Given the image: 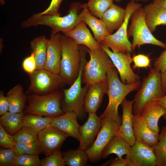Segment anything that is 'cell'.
<instances>
[{"label":"cell","instance_id":"cell-31","mask_svg":"<svg viewBox=\"0 0 166 166\" xmlns=\"http://www.w3.org/2000/svg\"><path fill=\"white\" fill-rule=\"evenodd\" d=\"M66 165L68 166H85L88 164V158L85 150L78 148L62 152Z\"/></svg>","mask_w":166,"mask_h":166},{"label":"cell","instance_id":"cell-17","mask_svg":"<svg viewBox=\"0 0 166 166\" xmlns=\"http://www.w3.org/2000/svg\"><path fill=\"white\" fill-rule=\"evenodd\" d=\"M108 82H98L91 85L85 96L84 107L86 113H96L108 91Z\"/></svg>","mask_w":166,"mask_h":166},{"label":"cell","instance_id":"cell-36","mask_svg":"<svg viewBox=\"0 0 166 166\" xmlns=\"http://www.w3.org/2000/svg\"><path fill=\"white\" fill-rule=\"evenodd\" d=\"M39 155L23 154L17 156L14 166H40Z\"/></svg>","mask_w":166,"mask_h":166},{"label":"cell","instance_id":"cell-26","mask_svg":"<svg viewBox=\"0 0 166 166\" xmlns=\"http://www.w3.org/2000/svg\"><path fill=\"white\" fill-rule=\"evenodd\" d=\"M6 96L10 103L9 112L16 113L23 112L27 97L21 85L14 86L8 92Z\"/></svg>","mask_w":166,"mask_h":166},{"label":"cell","instance_id":"cell-19","mask_svg":"<svg viewBox=\"0 0 166 166\" xmlns=\"http://www.w3.org/2000/svg\"><path fill=\"white\" fill-rule=\"evenodd\" d=\"M61 34L59 33L49 39L47 55L44 69L59 74L61 58Z\"/></svg>","mask_w":166,"mask_h":166},{"label":"cell","instance_id":"cell-1","mask_svg":"<svg viewBox=\"0 0 166 166\" xmlns=\"http://www.w3.org/2000/svg\"><path fill=\"white\" fill-rule=\"evenodd\" d=\"M87 8L86 3L74 2L70 4L68 13L66 15L35 13L23 21L21 26L25 29L40 25L47 26L51 29L50 37L53 36L60 32L64 33L74 28L83 21V16Z\"/></svg>","mask_w":166,"mask_h":166},{"label":"cell","instance_id":"cell-35","mask_svg":"<svg viewBox=\"0 0 166 166\" xmlns=\"http://www.w3.org/2000/svg\"><path fill=\"white\" fill-rule=\"evenodd\" d=\"M12 149L16 156L23 154L39 155L42 153L40 144L38 140L36 142L29 144L16 143Z\"/></svg>","mask_w":166,"mask_h":166},{"label":"cell","instance_id":"cell-50","mask_svg":"<svg viewBox=\"0 0 166 166\" xmlns=\"http://www.w3.org/2000/svg\"><path fill=\"white\" fill-rule=\"evenodd\" d=\"M135 0V1H141L143 2H147L149 1L150 0Z\"/></svg>","mask_w":166,"mask_h":166},{"label":"cell","instance_id":"cell-41","mask_svg":"<svg viewBox=\"0 0 166 166\" xmlns=\"http://www.w3.org/2000/svg\"><path fill=\"white\" fill-rule=\"evenodd\" d=\"M134 62L133 68H145L150 65V60L148 56L143 54L135 55L132 57Z\"/></svg>","mask_w":166,"mask_h":166},{"label":"cell","instance_id":"cell-14","mask_svg":"<svg viewBox=\"0 0 166 166\" xmlns=\"http://www.w3.org/2000/svg\"><path fill=\"white\" fill-rule=\"evenodd\" d=\"M68 136L67 134L55 128L46 127L38 134L42 153L46 157L59 150Z\"/></svg>","mask_w":166,"mask_h":166},{"label":"cell","instance_id":"cell-28","mask_svg":"<svg viewBox=\"0 0 166 166\" xmlns=\"http://www.w3.org/2000/svg\"><path fill=\"white\" fill-rule=\"evenodd\" d=\"M131 146L123 138L117 135L111 139L103 151L101 158H107L111 154H114L118 157H122L127 155L129 152Z\"/></svg>","mask_w":166,"mask_h":166},{"label":"cell","instance_id":"cell-51","mask_svg":"<svg viewBox=\"0 0 166 166\" xmlns=\"http://www.w3.org/2000/svg\"><path fill=\"white\" fill-rule=\"evenodd\" d=\"M0 4L3 5L5 4V1L4 0H0Z\"/></svg>","mask_w":166,"mask_h":166},{"label":"cell","instance_id":"cell-49","mask_svg":"<svg viewBox=\"0 0 166 166\" xmlns=\"http://www.w3.org/2000/svg\"><path fill=\"white\" fill-rule=\"evenodd\" d=\"M3 40L2 38H0V53H1V52L2 51V49L3 48Z\"/></svg>","mask_w":166,"mask_h":166},{"label":"cell","instance_id":"cell-13","mask_svg":"<svg viewBox=\"0 0 166 166\" xmlns=\"http://www.w3.org/2000/svg\"><path fill=\"white\" fill-rule=\"evenodd\" d=\"M127 166H156V159L152 147L135 141L125 158Z\"/></svg>","mask_w":166,"mask_h":166},{"label":"cell","instance_id":"cell-37","mask_svg":"<svg viewBox=\"0 0 166 166\" xmlns=\"http://www.w3.org/2000/svg\"><path fill=\"white\" fill-rule=\"evenodd\" d=\"M66 165L62 153L59 150L54 151L41 160L40 166H64Z\"/></svg>","mask_w":166,"mask_h":166},{"label":"cell","instance_id":"cell-15","mask_svg":"<svg viewBox=\"0 0 166 166\" xmlns=\"http://www.w3.org/2000/svg\"><path fill=\"white\" fill-rule=\"evenodd\" d=\"M101 125V119L100 117L95 113H88L87 121L79 127L80 139L78 148L85 150L89 148L94 142Z\"/></svg>","mask_w":166,"mask_h":166},{"label":"cell","instance_id":"cell-29","mask_svg":"<svg viewBox=\"0 0 166 166\" xmlns=\"http://www.w3.org/2000/svg\"><path fill=\"white\" fill-rule=\"evenodd\" d=\"M24 112L13 113L8 112L1 116L0 124L9 134L14 135L23 127Z\"/></svg>","mask_w":166,"mask_h":166},{"label":"cell","instance_id":"cell-2","mask_svg":"<svg viewBox=\"0 0 166 166\" xmlns=\"http://www.w3.org/2000/svg\"><path fill=\"white\" fill-rule=\"evenodd\" d=\"M118 72L113 64L109 67L107 73L108 104L104 112L100 116L110 119L116 122L119 126L122 122V118L119 115L118 108L126 96L131 92L137 90L140 87V81L128 84L123 83L119 78Z\"/></svg>","mask_w":166,"mask_h":166},{"label":"cell","instance_id":"cell-45","mask_svg":"<svg viewBox=\"0 0 166 166\" xmlns=\"http://www.w3.org/2000/svg\"><path fill=\"white\" fill-rule=\"evenodd\" d=\"M110 163V166H127V163L126 160L122 157H117L116 158L112 160Z\"/></svg>","mask_w":166,"mask_h":166},{"label":"cell","instance_id":"cell-7","mask_svg":"<svg viewBox=\"0 0 166 166\" xmlns=\"http://www.w3.org/2000/svg\"><path fill=\"white\" fill-rule=\"evenodd\" d=\"M87 51L90 58L84 67L82 84L91 85L98 82H108L107 70L113 64L109 56L102 49L92 50L87 48Z\"/></svg>","mask_w":166,"mask_h":166},{"label":"cell","instance_id":"cell-24","mask_svg":"<svg viewBox=\"0 0 166 166\" xmlns=\"http://www.w3.org/2000/svg\"><path fill=\"white\" fill-rule=\"evenodd\" d=\"M125 9L113 3L103 14L101 20L111 34L117 30L124 22L126 16Z\"/></svg>","mask_w":166,"mask_h":166},{"label":"cell","instance_id":"cell-39","mask_svg":"<svg viewBox=\"0 0 166 166\" xmlns=\"http://www.w3.org/2000/svg\"><path fill=\"white\" fill-rule=\"evenodd\" d=\"M16 143L13 136L6 131L0 124V146L2 148L12 149Z\"/></svg>","mask_w":166,"mask_h":166},{"label":"cell","instance_id":"cell-23","mask_svg":"<svg viewBox=\"0 0 166 166\" xmlns=\"http://www.w3.org/2000/svg\"><path fill=\"white\" fill-rule=\"evenodd\" d=\"M143 8L145 21L152 33L158 26L166 25V8L152 2Z\"/></svg>","mask_w":166,"mask_h":166},{"label":"cell","instance_id":"cell-20","mask_svg":"<svg viewBox=\"0 0 166 166\" xmlns=\"http://www.w3.org/2000/svg\"><path fill=\"white\" fill-rule=\"evenodd\" d=\"M83 20L72 30L63 33L73 39L78 45H82L92 50L102 49L101 44L94 38Z\"/></svg>","mask_w":166,"mask_h":166},{"label":"cell","instance_id":"cell-46","mask_svg":"<svg viewBox=\"0 0 166 166\" xmlns=\"http://www.w3.org/2000/svg\"><path fill=\"white\" fill-rule=\"evenodd\" d=\"M153 101L161 104L164 106L166 109V95L162 98L154 99ZM163 118L166 121V112L165 114L163 116Z\"/></svg>","mask_w":166,"mask_h":166},{"label":"cell","instance_id":"cell-34","mask_svg":"<svg viewBox=\"0 0 166 166\" xmlns=\"http://www.w3.org/2000/svg\"><path fill=\"white\" fill-rule=\"evenodd\" d=\"M13 136L15 141L17 143H31L38 140V133L31 128L25 126H23Z\"/></svg>","mask_w":166,"mask_h":166},{"label":"cell","instance_id":"cell-22","mask_svg":"<svg viewBox=\"0 0 166 166\" xmlns=\"http://www.w3.org/2000/svg\"><path fill=\"white\" fill-rule=\"evenodd\" d=\"M166 112V109L164 106L153 101L143 109L140 116L152 131L159 134L160 130L158 121L160 118L165 114Z\"/></svg>","mask_w":166,"mask_h":166},{"label":"cell","instance_id":"cell-43","mask_svg":"<svg viewBox=\"0 0 166 166\" xmlns=\"http://www.w3.org/2000/svg\"><path fill=\"white\" fill-rule=\"evenodd\" d=\"M155 68L159 70L161 73L164 72L166 69V48L159 57L155 60L154 63Z\"/></svg>","mask_w":166,"mask_h":166},{"label":"cell","instance_id":"cell-18","mask_svg":"<svg viewBox=\"0 0 166 166\" xmlns=\"http://www.w3.org/2000/svg\"><path fill=\"white\" fill-rule=\"evenodd\" d=\"M77 116L73 112L65 113L63 114L53 117L49 126L55 128L79 141V128Z\"/></svg>","mask_w":166,"mask_h":166},{"label":"cell","instance_id":"cell-9","mask_svg":"<svg viewBox=\"0 0 166 166\" xmlns=\"http://www.w3.org/2000/svg\"><path fill=\"white\" fill-rule=\"evenodd\" d=\"M30 84L27 93L43 95L55 92L67 84L59 74L44 69L29 74Z\"/></svg>","mask_w":166,"mask_h":166},{"label":"cell","instance_id":"cell-25","mask_svg":"<svg viewBox=\"0 0 166 166\" xmlns=\"http://www.w3.org/2000/svg\"><path fill=\"white\" fill-rule=\"evenodd\" d=\"M82 19L91 29L93 37L100 44L103 42L105 38L111 34L102 20L91 14L88 8L83 15Z\"/></svg>","mask_w":166,"mask_h":166},{"label":"cell","instance_id":"cell-47","mask_svg":"<svg viewBox=\"0 0 166 166\" xmlns=\"http://www.w3.org/2000/svg\"><path fill=\"white\" fill-rule=\"evenodd\" d=\"M161 78L163 90L166 94V69L164 72L161 73Z\"/></svg>","mask_w":166,"mask_h":166},{"label":"cell","instance_id":"cell-8","mask_svg":"<svg viewBox=\"0 0 166 166\" xmlns=\"http://www.w3.org/2000/svg\"><path fill=\"white\" fill-rule=\"evenodd\" d=\"M130 20L131 24L128 29V38L132 37V49H135L146 44L166 48V44L155 38L148 27L144 18L143 8L141 7L134 11Z\"/></svg>","mask_w":166,"mask_h":166},{"label":"cell","instance_id":"cell-40","mask_svg":"<svg viewBox=\"0 0 166 166\" xmlns=\"http://www.w3.org/2000/svg\"><path fill=\"white\" fill-rule=\"evenodd\" d=\"M23 70L29 74L37 69V64L34 54L31 53L29 56L25 58L22 63Z\"/></svg>","mask_w":166,"mask_h":166},{"label":"cell","instance_id":"cell-21","mask_svg":"<svg viewBox=\"0 0 166 166\" xmlns=\"http://www.w3.org/2000/svg\"><path fill=\"white\" fill-rule=\"evenodd\" d=\"M133 127L135 141L152 147L158 142L159 134L152 131L141 117L140 114L133 115Z\"/></svg>","mask_w":166,"mask_h":166},{"label":"cell","instance_id":"cell-33","mask_svg":"<svg viewBox=\"0 0 166 166\" xmlns=\"http://www.w3.org/2000/svg\"><path fill=\"white\" fill-rule=\"evenodd\" d=\"M90 13L101 19L105 12L113 4L112 0H89L86 3Z\"/></svg>","mask_w":166,"mask_h":166},{"label":"cell","instance_id":"cell-52","mask_svg":"<svg viewBox=\"0 0 166 166\" xmlns=\"http://www.w3.org/2000/svg\"><path fill=\"white\" fill-rule=\"evenodd\" d=\"M112 0L113 1H115L117 2H120L122 0Z\"/></svg>","mask_w":166,"mask_h":166},{"label":"cell","instance_id":"cell-10","mask_svg":"<svg viewBox=\"0 0 166 166\" xmlns=\"http://www.w3.org/2000/svg\"><path fill=\"white\" fill-rule=\"evenodd\" d=\"M142 6L134 0L128 3L125 8L126 14L124 22L114 33L105 38L102 43L106 45L114 53H131L132 44L127 35L128 25L132 14L142 7Z\"/></svg>","mask_w":166,"mask_h":166},{"label":"cell","instance_id":"cell-42","mask_svg":"<svg viewBox=\"0 0 166 166\" xmlns=\"http://www.w3.org/2000/svg\"><path fill=\"white\" fill-rule=\"evenodd\" d=\"M63 0H52L48 7L45 10L39 13L42 15H55L61 14L59 9Z\"/></svg>","mask_w":166,"mask_h":166},{"label":"cell","instance_id":"cell-11","mask_svg":"<svg viewBox=\"0 0 166 166\" xmlns=\"http://www.w3.org/2000/svg\"><path fill=\"white\" fill-rule=\"evenodd\" d=\"M101 127L92 144L85 150L89 160L94 163L99 161L102 153L112 139L117 134L119 126L113 120L108 118L101 119Z\"/></svg>","mask_w":166,"mask_h":166},{"label":"cell","instance_id":"cell-12","mask_svg":"<svg viewBox=\"0 0 166 166\" xmlns=\"http://www.w3.org/2000/svg\"><path fill=\"white\" fill-rule=\"evenodd\" d=\"M101 44L102 49L107 53L117 69L123 83L130 84L140 81V77L136 74L131 67L132 61L130 53H114L105 45Z\"/></svg>","mask_w":166,"mask_h":166},{"label":"cell","instance_id":"cell-44","mask_svg":"<svg viewBox=\"0 0 166 166\" xmlns=\"http://www.w3.org/2000/svg\"><path fill=\"white\" fill-rule=\"evenodd\" d=\"M10 103L7 96H5L3 91L0 92V115L9 112Z\"/></svg>","mask_w":166,"mask_h":166},{"label":"cell","instance_id":"cell-5","mask_svg":"<svg viewBox=\"0 0 166 166\" xmlns=\"http://www.w3.org/2000/svg\"><path fill=\"white\" fill-rule=\"evenodd\" d=\"M165 95L162 88L161 72L153 68L148 76L143 78L141 87L135 96L134 115L140 114L143 109L150 102Z\"/></svg>","mask_w":166,"mask_h":166},{"label":"cell","instance_id":"cell-27","mask_svg":"<svg viewBox=\"0 0 166 166\" xmlns=\"http://www.w3.org/2000/svg\"><path fill=\"white\" fill-rule=\"evenodd\" d=\"M49 39L44 35L38 37L30 42L32 53L34 55L37 64V69H43L45 63Z\"/></svg>","mask_w":166,"mask_h":166},{"label":"cell","instance_id":"cell-16","mask_svg":"<svg viewBox=\"0 0 166 166\" xmlns=\"http://www.w3.org/2000/svg\"><path fill=\"white\" fill-rule=\"evenodd\" d=\"M134 100L125 98L121 104L122 109V122L117 134L123 138L131 146L135 141L133 127V107Z\"/></svg>","mask_w":166,"mask_h":166},{"label":"cell","instance_id":"cell-4","mask_svg":"<svg viewBox=\"0 0 166 166\" xmlns=\"http://www.w3.org/2000/svg\"><path fill=\"white\" fill-rule=\"evenodd\" d=\"M61 58L59 74L66 83L71 85L77 77L81 57L79 45L71 38L61 34Z\"/></svg>","mask_w":166,"mask_h":166},{"label":"cell","instance_id":"cell-30","mask_svg":"<svg viewBox=\"0 0 166 166\" xmlns=\"http://www.w3.org/2000/svg\"><path fill=\"white\" fill-rule=\"evenodd\" d=\"M53 117L27 114L24 116L22 121L23 126L31 128L38 134L49 125Z\"/></svg>","mask_w":166,"mask_h":166},{"label":"cell","instance_id":"cell-32","mask_svg":"<svg viewBox=\"0 0 166 166\" xmlns=\"http://www.w3.org/2000/svg\"><path fill=\"white\" fill-rule=\"evenodd\" d=\"M156 159V166H166V126L159 135L158 142L152 147Z\"/></svg>","mask_w":166,"mask_h":166},{"label":"cell","instance_id":"cell-38","mask_svg":"<svg viewBox=\"0 0 166 166\" xmlns=\"http://www.w3.org/2000/svg\"><path fill=\"white\" fill-rule=\"evenodd\" d=\"M16 157L12 149L0 148V166H14Z\"/></svg>","mask_w":166,"mask_h":166},{"label":"cell","instance_id":"cell-3","mask_svg":"<svg viewBox=\"0 0 166 166\" xmlns=\"http://www.w3.org/2000/svg\"><path fill=\"white\" fill-rule=\"evenodd\" d=\"M81 53L80 66L78 76L69 88L62 89L63 98L61 101V107L65 113L73 112L79 120L84 119L86 113L84 107V101L90 85L82 86V77L86 59L87 48L83 45H79Z\"/></svg>","mask_w":166,"mask_h":166},{"label":"cell","instance_id":"cell-6","mask_svg":"<svg viewBox=\"0 0 166 166\" xmlns=\"http://www.w3.org/2000/svg\"><path fill=\"white\" fill-rule=\"evenodd\" d=\"M30 94L27 97L28 103L25 108V113L54 117L65 113L61 104L62 91L59 90L43 95Z\"/></svg>","mask_w":166,"mask_h":166},{"label":"cell","instance_id":"cell-48","mask_svg":"<svg viewBox=\"0 0 166 166\" xmlns=\"http://www.w3.org/2000/svg\"><path fill=\"white\" fill-rule=\"evenodd\" d=\"M152 2L166 8V0H152Z\"/></svg>","mask_w":166,"mask_h":166}]
</instances>
